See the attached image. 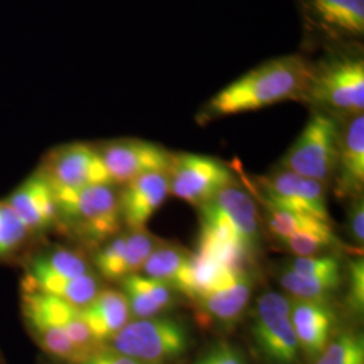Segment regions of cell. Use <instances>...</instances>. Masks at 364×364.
<instances>
[{
	"instance_id": "cell-35",
	"label": "cell",
	"mask_w": 364,
	"mask_h": 364,
	"mask_svg": "<svg viewBox=\"0 0 364 364\" xmlns=\"http://www.w3.org/2000/svg\"><path fill=\"white\" fill-rule=\"evenodd\" d=\"M353 364H364V358L363 359H359V360H356Z\"/></svg>"
},
{
	"instance_id": "cell-30",
	"label": "cell",
	"mask_w": 364,
	"mask_h": 364,
	"mask_svg": "<svg viewBox=\"0 0 364 364\" xmlns=\"http://www.w3.org/2000/svg\"><path fill=\"white\" fill-rule=\"evenodd\" d=\"M287 269L306 278H323L341 282L340 262L333 255L296 257L287 263Z\"/></svg>"
},
{
	"instance_id": "cell-18",
	"label": "cell",
	"mask_w": 364,
	"mask_h": 364,
	"mask_svg": "<svg viewBox=\"0 0 364 364\" xmlns=\"http://www.w3.org/2000/svg\"><path fill=\"white\" fill-rule=\"evenodd\" d=\"M209 201L232 221L248 250L257 255L260 245V216L250 193L234 182L223 188Z\"/></svg>"
},
{
	"instance_id": "cell-14",
	"label": "cell",
	"mask_w": 364,
	"mask_h": 364,
	"mask_svg": "<svg viewBox=\"0 0 364 364\" xmlns=\"http://www.w3.org/2000/svg\"><path fill=\"white\" fill-rule=\"evenodd\" d=\"M144 275L161 281L188 299L193 293V254L178 245L161 240L144 262Z\"/></svg>"
},
{
	"instance_id": "cell-16",
	"label": "cell",
	"mask_w": 364,
	"mask_h": 364,
	"mask_svg": "<svg viewBox=\"0 0 364 364\" xmlns=\"http://www.w3.org/2000/svg\"><path fill=\"white\" fill-rule=\"evenodd\" d=\"M80 313L93 338L102 346L111 341L131 318L127 299L115 289L100 290L92 302L80 309Z\"/></svg>"
},
{
	"instance_id": "cell-4",
	"label": "cell",
	"mask_w": 364,
	"mask_h": 364,
	"mask_svg": "<svg viewBox=\"0 0 364 364\" xmlns=\"http://www.w3.org/2000/svg\"><path fill=\"white\" fill-rule=\"evenodd\" d=\"M340 131L333 117L314 114L281 161V169L328 181L338 166Z\"/></svg>"
},
{
	"instance_id": "cell-33",
	"label": "cell",
	"mask_w": 364,
	"mask_h": 364,
	"mask_svg": "<svg viewBox=\"0 0 364 364\" xmlns=\"http://www.w3.org/2000/svg\"><path fill=\"white\" fill-rule=\"evenodd\" d=\"M196 364H246L242 353L230 344H219L210 348Z\"/></svg>"
},
{
	"instance_id": "cell-8",
	"label": "cell",
	"mask_w": 364,
	"mask_h": 364,
	"mask_svg": "<svg viewBox=\"0 0 364 364\" xmlns=\"http://www.w3.org/2000/svg\"><path fill=\"white\" fill-rule=\"evenodd\" d=\"M306 95L314 102L353 117L363 114V60L344 58L326 65L317 75L313 72Z\"/></svg>"
},
{
	"instance_id": "cell-1",
	"label": "cell",
	"mask_w": 364,
	"mask_h": 364,
	"mask_svg": "<svg viewBox=\"0 0 364 364\" xmlns=\"http://www.w3.org/2000/svg\"><path fill=\"white\" fill-rule=\"evenodd\" d=\"M312 68L299 55L264 63L218 92L203 108L198 120L230 117L296 99L308 93Z\"/></svg>"
},
{
	"instance_id": "cell-13",
	"label": "cell",
	"mask_w": 364,
	"mask_h": 364,
	"mask_svg": "<svg viewBox=\"0 0 364 364\" xmlns=\"http://www.w3.org/2000/svg\"><path fill=\"white\" fill-rule=\"evenodd\" d=\"M290 318L299 350L317 359L326 350L336 324V316L328 302L290 299Z\"/></svg>"
},
{
	"instance_id": "cell-21",
	"label": "cell",
	"mask_w": 364,
	"mask_h": 364,
	"mask_svg": "<svg viewBox=\"0 0 364 364\" xmlns=\"http://www.w3.org/2000/svg\"><path fill=\"white\" fill-rule=\"evenodd\" d=\"M308 11L326 28L344 36L364 34V0H305Z\"/></svg>"
},
{
	"instance_id": "cell-20",
	"label": "cell",
	"mask_w": 364,
	"mask_h": 364,
	"mask_svg": "<svg viewBox=\"0 0 364 364\" xmlns=\"http://www.w3.org/2000/svg\"><path fill=\"white\" fill-rule=\"evenodd\" d=\"M252 285V278L248 274L232 287L203 296L193 302L198 314L205 321L216 323L219 326H232L240 320L247 309Z\"/></svg>"
},
{
	"instance_id": "cell-6",
	"label": "cell",
	"mask_w": 364,
	"mask_h": 364,
	"mask_svg": "<svg viewBox=\"0 0 364 364\" xmlns=\"http://www.w3.org/2000/svg\"><path fill=\"white\" fill-rule=\"evenodd\" d=\"M168 174L170 193L195 207L235 182L232 171L219 159L189 153L173 154Z\"/></svg>"
},
{
	"instance_id": "cell-7",
	"label": "cell",
	"mask_w": 364,
	"mask_h": 364,
	"mask_svg": "<svg viewBox=\"0 0 364 364\" xmlns=\"http://www.w3.org/2000/svg\"><path fill=\"white\" fill-rule=\"evenodd\" d=\"M39 173L53 191L114 185L99 151L87 144H66L55 149L46 158Z\"/></svg>"
},
{
	"instance_id": "cell-27",
	"label": "cell",
	"mask_w": 364,
	"mask_h": 364,
	"mask_svg": "<svg viewBox=\"0 0 364 364\" xmlns=\"http://www.w3.org/2000/svg\"><path fill=\"white\" fill-rule=\"evenodd\" d=\"M363 358V338L352 332H343L328 343L314 364H353Z\"/></svg>"
},
{
	"instance_id": "cell-10",
	"label": "cell",
	"mask_w": 364,
	"mask_h": 364,
	"mask_svg": "<svg viewBox=\"0 0 364 364\" xmlns=\"http://www.w3.org/2000/svg\"><path fill=\"white\" fill-rule=\"evenodd\" d=\"M112 183L126 185L150 171H168L171 153L159 144L139 139H119L97 150Z\"/></svg>"
},
{
	"instance_id": "cell-11",
	"label": "cell",
	"mask_w": 364,
	"mask_h": 364,
	"mask_svg": "<svg viewBox=\"0 0 364 364\" xmlns=\"http://www.w3.org/2000/svg\"><path fill=\"white\" fill-rule=\"evenodd\" d=\"M119 195L122 220L129 230L144 228L146 223L170 193L168 171H150L123 185Z\"/></svg>"
},
{
	"instance_id": "cell-5",
	"label": "cell",
	"mask_w": 364,
	"mask_h": 364,
	"mask_svg": "<svg viewBox=\"0 0 364 364\" xmlns=\"http://www.w3.org/2000/svg\"><path fill=\"white\" fill-rule=\"evenodd\" d=\"M252 335L272 363H294L299 346L290 318V299L277 291L260 296L255 304Z\"/></svg>"
},
{
	"instance_id": "cell-2",
	"label": "cell",
	"mask_w": 364,
	"mask_h": 364,
	"mask_svg": "<svg viewBox=\"0 0 364 364\" xmlns=\"http://www.w3.org/2000/svg\"><path fill=\"white\" fill-rule=\"evenodd\" d=\"M58 224L90 247H100L120 232L119 196L112 185H91L76 191H54Z\"/></svg>"
},
{
	"instance_id": "cell-25",
	"label": "cell",
	"mask_w": 364,
	"mask_h": 364,
	"mask_svg": "<svg viewBox=\"0 0 364 364\" xmlns=\"http://www.w3.org/2000/svg\"><path fill=\"white\" fill-rule=\"evenodd\" d=\"M28 326H31L33 333L38 338L42 348L54 358L72 364H81L88 359V356L78 350L61 328L48 324Z\"/></svg>"
},
{
	"instance_id": "cell-19",
	"label": "cell",
	"mask_w": 364,
	"mask_h": 364,
	"mask_svg": "<svg viewBox=\"0 0 364 364\" xmlns=\"http://www.w3.org/2000/svg\"><path fill=\"white\" fill-rule=\"evenodd\" d=\"M120 284L134 320L156 317L166 312L176 302L174 293L177 291L146 275L131 274L124 277Z\"/></svg>"
},
{
	"instance_id": "cell-15",
	"label": "cell",
	"mask_w": 364,
	"mask_h": 364,
	"mask_svg": "<svg viewBox=\"0 0 364 364\" xmlns=\"http://www.w3.org/2000/svg\"><path fill=\"white\" fill-rule=\"evenodd\" d=\"M338 193L341 197L362 196L364 185V117L355 115L340 132L338 141Z\"/></svg>"
},
{
	"instance_id": "cell-31",
	"label": "cell",
	"mask_w": 364,
	"mask_h": 364,
	"mask_svg": "<svg viewBox=\"0 0 364 364\" xmlns=\"http://www.w3.org/2000/svg\"><path fill=\"white\" fill-rule=\"evenodd\" d=\"M348 306L352 312L362 314L364 308V260L359 255L348 262Z\"/></svg>"
},
{
	"instance_id": "cell-3",
	"label": "cell",
	"mask_w": 364,
	"mask_h": 364,
	"mask_svg": "<svg viewBox=\"0 0 364 364\" xmlns=\"http://www.w3.org/2000/svg\"><path fill=\"white\" fill-rule=\"evenodd\" d=\"M189 348V335L171 317L129 321L111 340V350L144 364H166L180 359Z\"/></svg>"
},
{
	"instance_id": "cell-12",
	"label": "cell",
	"mask_w": 364,
	"mask_h": 364,
	"mask_svg": "<svg viewBox=\"0 0 364 364\" xmlns=\"http://www.w3.org/2000/svg\"><path fill=\"white\" fill-rule=\"evenodd\" d=\"M28 232L45 231L58 224V205L54 191L41 173L22 182L6 200Z\"/></svg>"
},
{
	"instance_id": "cell-22",
	"label": "cell",
	"mask_w": 364,
	"mask_h": 364,
	"mask_svg": "<svg viewBox=\"0 0 364 364\" xmlns=\"http://www.w3.org/2000/svg\"><path fill=\"white\" fill-rule=\"evenodd\" d=\"M267 216V231L275 240L282 242L284 239L297 234H328L333 232L326 221L320 220L306 213L281 208L269 203H263Z\"/></svg>"
},
{
	"instance_id": "cell-28",
	"label": "cell",
	"mask_w": 364,
	"mask_h": 364,
	"mask_svg": "<svg viewBox=\"0 0 364 364\" xmlns=\"http://www.w3.org/2000/svg\"><path fill=\"white\" fill-rule=\"evenodd\" d=\"M159 242L161 239L150 234L146 228L129 230L126 232V277L142 270L144 262Z\"/></svg>"
},
{
	"instance_id": "cell-9",
	"label": "cell",
	"mask_w": 364,
	"mask_h": 364,
	"mask_svg": "<svg viewBox=\"0 0 364 364\" xmlns=\"http://www.w3.org/2000/svg\"><path fill=\"white\" fill-rule=\"evenodd\" d=\"M258 188L257 195L263 203L329 221L323 182L281 169L259 178Z\"/></svg>"
},
{
	"instance_id": "cell-17",
	"label": "cell",
	"mask_w": 364,
	"mask_h": 364,
	"mask_svg": "<svg viewBox=\"0 0 364 364\" xmlns=\"http://www.w3.org/2000/svg\"><path fill=\"white\" fill-rule=\"evenodd\" d=\"M25 291H39L64 299L78 309L85 308L102 290L99 278L93 273L68 278L63 275L27 270Z\"/></svg>"
},
{
	"instance_id": "cell-23",
	"label": "cell",
	"mask_w": 364,
	"mask_h": 364,
	"mask_svg": "<svg viewBox=\"0 0 364 364\" xmlns=\"http://www.w3.org/2000/svg\"><path fill=\"white\" fill-rule=\"evenodd\" d=\"M28 270L43 272V273L63 275L68 278H75L80 275L92 273L91 267L85 257L78 251L58 248L52 250L48 254H43L31 260Z\"/></svg>"
},
{
	"instance_id": "cell-26",
	"label": "cell",
	"mask_w": 364,
	"mask_h": 364,
	"mask_svg": "<svg viewBox=\"0 0 364 364\" xmlns=\"http://www.w3.org/2000/svg\"><path fill=\"white\" fill-rule=\"evenodd\" d=\"M93 263L107 281H122L126 277V232L117 234L97 248Z\"/></svg>"
},
{
	"instance_id": "cell-32",
	"label": "cell",
	"mask_w": 364,
	"mask_h": 364,
	"mask_svg": "<svg viewBox=\"0 0 364 364\" xmlns=\"http://www.w3.org/2000/svg\"><path fill=\"white\" fill-rule=\"evenodd\" d=\"M347 224L352 242L356 246H362L364 243V203L362 196L352 198Z\"/></svg>"
},
{
	"instance_id": "cell-24",
	"label": "cell",
	"mask_w": 364,
	"mask_h": 364,
	"mask_svg": "<svg viewBox=\"0 0 364 364\" xmlns=\"http://www.w3.org/2000/svg\"><path fill=\"white\" fill-rule=\"evenodd\" d=\"M279 284L287 293L296 299L328 302L332 291L340 285V281L323 279V278H306L284 269L279 275Z\"/></svg>"
},
{
	"instance_id": "cell-29",
	"label": "cell",
	"mask_w": 364,
	"mask_h": 364,
	"mask_svg": "<svg viewBox=\"0 0 364 364\" xmlns=\"http://www.w3.org/2000/svg\"><path fill=\"white\" fill-rule=\"evenodd\" d=\"M30 234L7 201H0V258L10 257Z\"/></svg>"
},
{
	"instance_id": "cell-34",
	"label": "cell",
	"mask_w": 364,
	"mask_h": 364,
	"mask_svg": "<svg viewBox=\"0 0 364 364\" xmlns=\"http://www.w3.org/2000/svg\"><path fill=\"white\" fill-rule=\"evenodd\" d=\"M85 364H144L130 356H126L123 353L114 351L111 348H100L95 352L90 359H87Z\"/></svg>"
}]
</instances>
